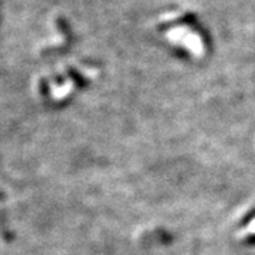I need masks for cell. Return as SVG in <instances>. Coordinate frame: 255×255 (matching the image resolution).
<instances>
[]
</instances>
